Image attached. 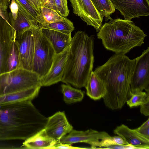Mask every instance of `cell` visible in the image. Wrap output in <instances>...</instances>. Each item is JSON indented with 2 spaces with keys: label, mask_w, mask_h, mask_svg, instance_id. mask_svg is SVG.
<instances>
[{
  "label": "cell",
  "mask_w": 149,
  "mask_h": 149,
  "mask_svg": "<svg viewBox=\"0 0 149 149\" xmlns=\"http://www.w3.org/2000/svg\"><path fill=\"white\" fill-rule=\"evenodd\" d=\"M31 100L0 105V141H24L44 128L48 118Z\"/></svg>",
  "instance_id": "1"
},
{
  "label": "cell",
  "mask_w": 149,
  "mask_h": 149,
  "mask_svg": "<svg viewBox=\"0 0 149 149\" xmlns=\"http://www.w3.org/2000/svg\"><path fill=\"white\" fill-rule=\"evenodd\" d=\"M136 58L115 53L93 71L103 83L106 93L103 97L105 105L113 110L121 109L130 97V80Z\"/></svg>",
  "instance_id": "2"
},
{
  "label": "cell",
  "mask_w": 149,
  "mask_h": 149,
  "mask_svg": "<svg viewBox=\"0 0 149 149\" xmlns=\"http://www.w3.org/2000/svg\"><path fill=\"white\" fill-rule=\"evenodd\" d=\"M94 38L78 31L72 38L61 81L79 88L85 87L93 71Z\"/></svg>",
  "instance_id": "3"
},
{
  "label": "cell",
  "mask_w": 149,
  "mask_h": 149,
  "mask_svg": "<svg viewBox=\"0 0 149 149\" xmlns=\"http://www.w3.org/2000/svg\"><path fill=\"white\" fill-rule=\"evenodd\" d=\"M97 36L107 49L125 54L144 44L147 36L131 20L116 18L112 19L102 25Z\"/></svg>",
  "instance_id": "4"
},
{
  "label": "cell",
  "mask_w": 149,
  "mask_h": 149,
  "mask_svg": "<svg viewBox=\"0 0 149 149\" xmlns=\"http://www.w3.org/2000/svg\"><path fill=\"white\" fill-rule=\"evenodd\" d=\"M41 79L33 71L19 68L0 74V96L40 86Z\"/></svg>",
  "instance_id": "5"
},
{
  "label": "cell",
  "mask_w": 149,
  "mask_h": 149,
  "mask_svg": "<svg viewBox=\"0 0 149 149\" xmlns=\"http://www.w3.org/2000/svg\"><path fill=\"white\" fill-rule=\"evenodd\" d=\"M34 50L33 71L41 79L49 71L56 54L51 42L42 33L41 28L33 29Z\"/></svg>",
  "instance_id": "6"
},
{
  "label": "cell",
  "mask_w": 149,
  "mask_h": 149,
  "mask_svg": "<svg viewBox=\"0 0 149 149\" xmlns=\"http://www.w3.org/2000/svg\"><path fill=\"white\" fill-rule=\"evenodd\" d=\"M136 58L134 71L130 80L131 91L145 90L149 93V48Z\"/></svg>",
  "instance_id": "7"
},
{
  "label": "cell",
  "mask_w": 149,
  "mask_h": 149,
  "mask_svg": "<svg viewBox=\"0 0 149 149\" xmlns=\"http://www.w3.org/2000/svg\"><path fill=\"white\" fill-rule=\"evenodd\" d=\"M33 28L15 36L20 56L19 68L33 71L34 50Z\"/></svg>",
  "instance_id": "8"
},
{
  "label": "cell",
  "mask_w": 149,
  "mask_h": 149,
  "mask_svg": "<svg viewBox=\"0 0 149 149\" xmlns=\"http://www.w3.org/2000/svg\"><path fill=\"white\" fill-rule=\"evenodd\" d=\"M73 13L88 25L98 32L102 26L103 17L96 8L91 0H69Z\"/></svg>",
  "instance_id": "9"
},
{
  "label": "cell",
  "mask_w": 149,
  "mask_h": 149,
  "mask_svg": "<svg viewBox=\"0 0 149 149\" xmlns=\"http://www.w3.org/2000/svg\"><path fill=\"white\" fill-rule=\"evenodd\" d=\"M111 1L115 8L119 11L125 20L149 16V0Z\"/></svg>",
  "instance_id": "10"
},
{
  "label": "cell",
  "mask_w": 149,
  "mask_h": 149,
  "mask_svg": "<svg viewBox=\"0 0 149 149\" xmlns=\"http://www.w3.org/2000/svg\"><path fill=\"white\" fill-rule=\"evenodd\" d=\"M104 131H98L93 129L77 131L72 129L68 134L62 137L60 143L71 145L78 143H84L90 145L92 148H98L101 140L110 136Z\"/></svg>",
  "instance_id": "11"
},
{
  "label": "cell",
  "mask_w": 149,
  "mask_h": 149,
  "mask_svg": "<svg viewBox=\"0 0 149 149\" xmlns=\"http://www.w3.org/2000/svg\"><path fill=\"white\" fill-rule=\"evenodd\" d=\"M15 38L14 29L0 15V74L7 72L8 57Z\"/></svg>",
  "instance_id": "12"
},
{
  "label": "cell",
  "mask_w": 149,
  "mask_h": 149,
  "mask_svg": "<svg viewBox=\"0 0 149 149\" xmlns=\"http://www.w3.org/2000/svg\"><path fill=\"white\" fill-rule=\"evenodd\" d=\"M44 129L47 134L57 142L68 134L73 127L68 121L64 112L59 111L48 118Z\"/></svg>",
  "instance_id": "13"
},
{
  "label": "cell",
  "mask_w": 149,
  "mask_h": 149,
  "mask_svg": "<svg viewBox=\"0 0 149 149\" xmlns=\"http://www.w3.org/2000/svg\"><path fill=\"white\" fill-rule=\"evenodd\" d=\"M70 47L56 54L49 71L41 79V86H50L61 81Z\"/></svg>",
  "instance_id": "14"
},
{
  "label": "cell",
  "mask_w": 149,
  "mask_h": 149,
  "mask_svg": "<svg viewBox=\"0 0 149 149\" xmlns=\"http://www.w3.org/2000/svg\"><path fill=\"white\" fill-rule=\"evenodd\" d=\"M113 133L122 137L128 144L137 149L149 148V140L141 136L134 129L122 124L113 130Z\"/></svg>",
  "instance_id": "15"
},
{
  "label": "cell",
  "mask_w": 149,
  "mask_h": 149,
  "mask_svg": "<svg viewBox=\"0 0 149 149\" xmlns=\"http://www.w3.org/2000/svg\"><path fill=\"white\" fill-rule=\"evenodd\" d=\"M41 29L42 33L51 42L56 54L61 53L70 45L71 33L67 34L43 28Z\"/></svg>",
  "instance_id": "16"
},
{
  "label": "cell",
  "mask_w": 149,
  "mask_h": 149,
  "mask_svg": "<svg viewBox=\"0 0 149 149\" xmlns=\"http://www.w3.org/2000/svg\"><path fill=\"white\" fill-rule=\"evenodd\" d=\"M56 143L55 140L47 134L44 128L25 140L22 146L26 149H49Z\"/></svg>",
  "instance_id": "17"
},
{
  "label": "cell",
  "mask_w": 149,
  "mask_h": 149,
  "mask_svg": "<svg viewBox=\"0 0 149 149\" xmlns=\"http://www.w3.org/2000/svg\"><path fill=\"white\" fill-rule=\"evenodd\" d=\"M41 86L32 87L19 91L0 96V105L28 100H32L37 96Z\"/></svg>",
  "instance_id": "18"
},
{
  "label": "cell",
  "mask_w": 149,
  "mask_h": 149,
  "mask_svg": "<svg viewBox=\"0 0 149 149\" xmlns=\"http://www.w3.org/2000/svg\"><path fill=\"white\" fill-rule=\"evenodd\" d=\"M85 87L87 95L94 100L103 98L106 93V88L103 83L93 71Z\"/></svg>",
  "instance_id": "19"
},
{
  "label": "cell",
  "mask_w": 149,
  "mask_h": 149,
  "mask_svg": "<svg viewBox=\"0 0 149 149\" xmlns=\"http://www.w3.org/2000/svg\"><path fill=\"white\" fill-rule=\"evenodd\" d=\"M15 0L19 8L34 25L40 28L44 26V21L40 12L28 0Z\"/></svg>",
  "instance_id": "20"
},
{
  "label": "cell",
  "mask_w": 149,
  "mask_h": 149,
  "mask_svg": "<svg viewBox=\"0 0 149 149\" xmlns=\"http://www.w3.org/2000/svg\"><path fill=\"white\" fill-rule=\"evenodd\" d=\"M9 23L15 31V36L28 30L37 27L28 19L19 7L16 17L14 19H9Z\"/></svg>",
  "instance_id": "21"
},
{
  "label": "cell",
  "mask_w": 149,
  "mask_h": 149,
  "mask_svg": "<svg viewBox=\"0 0 149 149\" xmlns=\"http://www.w3.org/2000/svg\"><path fill=\"white\" fill-rule=\"evenodd\" d=\"M61 91L64 101L67 104L81 101L84 96V92L81 90L74 88L68 84L61 85Z\"/></svg>",
  "instance_id": "22"
},
{
  "label": "cell",
  "mask_w": 149,
  "mask_h": 149,
  "mask_svg": "<svg viewBox=\"0 0 149 149\" xmlns=\"http://www.w3.org/2000/svg\"><path fill=\"white\" fill-rule=\"evenodd\" d=\"M94 5L106 21L112 19L111 15L115 11L111 0H91Z\"/></svg>",
  "instance_id": "23"
},
{
  "label": "cell",
  "mask_w": 149,
  "mask_h": 149,
  "mask_svg": "<svg viewBox=\"0 0 149 149\" xmlns=\"http://www.w3.org/2000/svg\"><path fill=\"white\" fill-rule=\"evenodd\" d=\"M20 63V56L17 44L13 42L8 54L7 60V72L19 68Z\"/></svg>",
  "instance_id": "24"
},
{
  "label": "cell",
  "mask_w": 149,
  "mask_h": 149,
  "mask_svg": "<svg viewBox=\"0 0 149 149\" xmlns=\"http://www.w3.org/2000/svg\"><path fill=\"white\" fill-rule=\"evenodd\" d=\"M42 28L54 30L67 34L71 33L74 29L73 22L68 19L51 23Z\"/></svg>",
  "instance_id": "25"
},
{
  "label": "cell",
  "mask_w": 149,
  "mask_h": 149,
  "mask_svg": "<svg viewBox=\"0 0 149 149\" xmlns=\"http://www.w3.org/2000/svg\"><path fill=\"white\" fill-rule=\"evenodd\" d=\"M40 13L44 21V26L51 23L63 21L68 19L61 15L55 10L48 7H42Z\"/></svg>",
  "instance_id": "26"
},
{
  "label": "cell",
  "mask_w": 149,
  "mask_h": 149,
  "mask_svg": "<svg viewBox=\"0 0 149 149\" xmlns=\"http://www.w3.org/2000/svg\"><path fill=\"white\" fill-rule=\"evenodd\" d=\"M149 93L143 91H137L130 93V97L127 101V104L130 108L140 106L145 101Z\"/></svg>",
  "instance_id": "27"
},
{
  "label": "cell",
  "mask_w": 149,
  "mask_h": 149,
  "mask_svg": "<svg viewBox=\"0 0 149 149\" xmlns=\"http://www.w3.org/2000/svg\"><path fill=\"white\" fill-rule=\"evenodd\" d=\"M128 144L120 136L117 135L105 138L100 140L99 147L106 148L111 146L116 145H124Z\"/></svg>",
  "instance_id": "28"
},
{
  "label": "cell",
  "mask_w": 149,
  "mask_h": 149,
  "mask_svg": "<svg viewBox=\"0 0 149 149\" xmlns=\"http://www.w3.org/2000/svg\"><path fill=\"white\" fill-rule=\"evenodd\" d=\"M57 12L61 15L65 17L68 16L69 10L67 0H54Z\"/></svg>",
  "instance_id": "29"
},
{
  "label": "cell",
  "mask_w": 149,
  "mask_h": 149,
  "mask_svg": "<svg viewBox=\"0 0 149 149\" xmlns=\"http://www.w3.org/2000/svg\"><path fill=\"white\" fill-rule=\"evenodd\" d=\"M134 130L142 137L149 140V118L139 127Z\"/></svg>",
  "instance_id": "30"
},
{
  "label": "cell",
  "mask_w": 149,
  "mask_h": 149,
  "mask_svg": "<svg viewBox=\"0 0 149 149\" xmlns=\"http://www.w3.org/2000/svg\"><path fill=\"white\" fill-rule=\"evenodd\" d=\"M10 0H0V15L9 22L7 8Z\"/></svg>",
  "instance_id": "31"
},
{
  "label": "cell",
  "mask_w": 149,
  "mask_h": 149,
  "mask_svg": "<svg viewBox=\"0 0 149 149\" xmlns=\"http://www.w3.org/2000/svg\"><path fill=\"white\" fill-rule=\"evenodd\" d=\"M140 111L141 113L147 116H149V95L144 102L140 105Z\"/></svg>",
  "instance_id": "32"
},
{
  "label": "cell",
  "mask_w": 149,
  "mask_h": 149,
  "mask_svg": "<svg viewBox=\"0 0 149 149\" xmlns=\"http://www.w3.org/2000/svg\"><path fill=\"white\" fill-rule=\"evenodd\" d=\"M83 148L72 146L67 144L63 143L60 141L56 142V144L50 147L49 149H81Z\"/></svg>",
  "instance_id": "33"
},
{
  "label": "cell",
  "mask_w": 149,
  "mask_h": 149,
  "mask_svg": "<svg viewBox=\"0 0 149 149\" xmlns=\"http://www.w3.org/2000/svg\"><path fill=\"white\" fill-rule=\"evenodd\" d=\"M42 7H46L52 9L56 11L54 0H40Z\"/></svg>",
  "instance_id": "34"
},
{
  "label": "cell",
  "mask_w": 149,
  "mask_h": 149,
  "mask_svg": "<svg viewBox=\"0 0 149 149\" xmlns=\"http://www.w3.org/2000/svg\"><path fill=\"white\" fill-rule=\"evenodd\" d=\"M108 149H135L137 148L134 146L130 144L124 145H116L110 146L106 148Z\"/></svg>",
  "instance_id": "35"
},
{
  "label": "cell",
  "mask_w": 149,
  "mask_h": 149,
  "mask_svg": "<svg viewBox=\"0 0 149 149\" xmlns=\"http://www.w3.org/2000/svg\"><path fill=\"white\" fill-rule=\"evenodd\" d=\"M28 0L38 11L40 12L42 6L40 0Z\"/></svg>",
  "instance_id": "36"
}]
</instances>
